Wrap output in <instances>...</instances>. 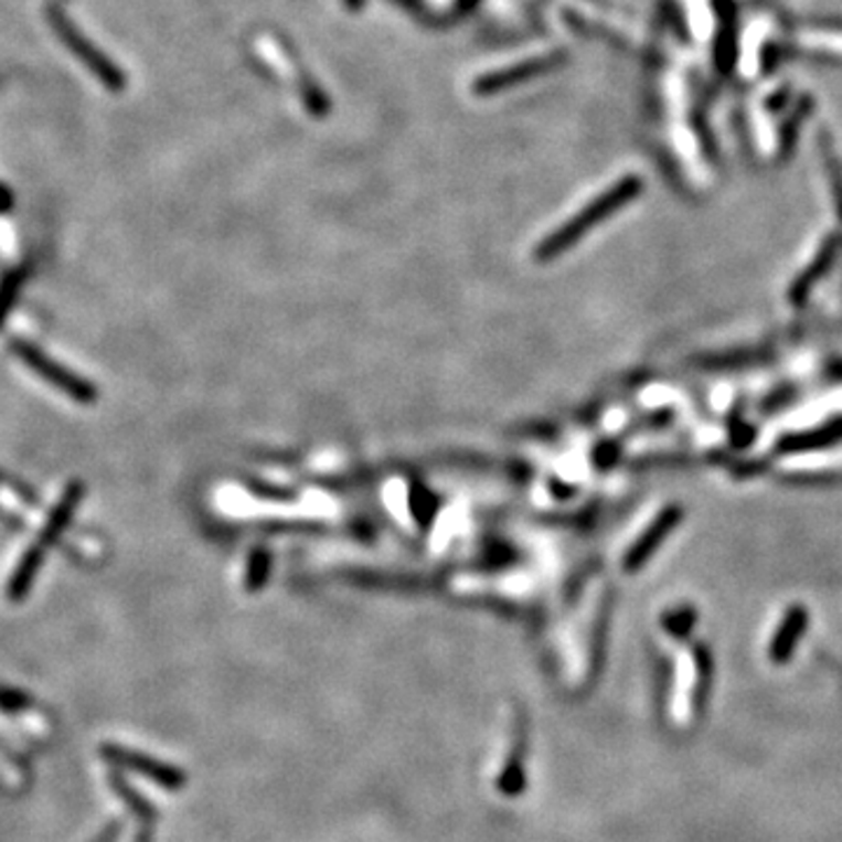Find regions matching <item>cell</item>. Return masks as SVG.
I'll list each match as a JSON object with an SVG mask.
<instances>
[{"mask_svg": "<svg viewBox=\"0 0 842 842\" xmlns=\"http://www.w3.org/2000/svg\"><path fill=\"white\" fill-rule=\"evenodd\" d=\"M632 190H635L632 183H630V185H618V190H614V192L606 194V198H604L601 202H595L593 209H587L585 213L576 215V219H574L569 225H566L562 232H557L555 237L547 239V244L541 248V256H551V253H557L562 246H566L569 242H574V239L578 237V232H583V230L587 227V223H593V221L597 219V215L601 219L604 213H609V211H611L616 204H620L625 198H630Z\"/></svg>", "mask_w": 842, "mask_h": 842, "instance_id": "cell-4", "label": "cell"}, {"mask_svg": "<svg viewBox=\"0 0 842 842\" xmlns=\"http://www.w3.org/2000/svg\"><path fill=\"white\" fill-rule=\"evenodd\" d=\"M110 785H113L115 793L127 802L129 810L141 821H152L154 817H158V812H154V808H152V802H148L139 791H134L131 787H127V781L120 775H110Z\"/></svg>", "mask_w": 842, "mask_h": 842, "instance_id": "cell-5", "label": "cell"}, {"mask_svg": "<svg viewBox=\"0 0 842 842\" xmlns=\"http://www.w3.org/2000/svg\"><path fill=\"white\" fill-rule=\"evenodd\" d=\"M102 756L110 763V766L125 768V770H131V772L141 775L146 779H152L154 785H160L162 789H169V791L183 789V785L188 781L185 772L175 766H169V763L150 758V756L139 754V752L122 749V747H117V744H104Z\"/></svg>", "mask_w": 842, "mask_h": 842, "instance_id": "cell-3", "label": "cell"}, {"mask_svg": "<svg viewBox=\"0 0 842 842\" xmlns=\"http://www.w3.org/2000/svg\"><path fill=\"white\" fill-rule=\"evenodd\" d=\"M136 842H152V821H143V829L136 835Z\"/></svg>", "mask_w": 842, "mask_h": 842, "instance_id": "cell-6", "label": "cell"}, {"mask_svg": "<svg viewBox=\"0 0 842 842\" xmlns=\"http://www.w3.org/2000/svg\"><path fill=\"white\" fill-rule=\"evenodd\" d=\"M47 19H50L52 29H54V31L58 33V38H62V41H64V45H66L77 58H81V62H83L96 77H99V81H102L108 89H122V87H125V75H122V71L117 68L99 47L92 45V43L87 41V38L68 22V17H66L62 10L50 8V10H47Z\"/></svg>", "mask_w": 842, "mask_h": 842, "instance_id": "cell-1", "label": "cell"}, {"mask_svg": "<svg viewBox=\"0 0 842 842\" xmlns=\"http://www.w3.org/2000/svg\"><path fill=\"white\" fill-rule=\"evenodd\" d=\"M12 351L17 354V359H22L31 370H35L38 375H41L45 382H50L52 386L62 388L66 396L75 398L77 403H94V398H96L94 386L81 377H75L73 372L66 370L64 365H58L52 359H47L41 349H35L29 342L17 340V342H12Z\"/></svg>", "mask_w": 842, "mask_h": 842, "instance_id": "cell-2", "label": "cell"}]
</instances>
